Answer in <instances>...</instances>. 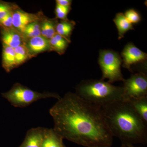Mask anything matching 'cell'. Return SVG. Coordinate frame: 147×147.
I'll list each match as a JSON object with an SVG mask.
<instances>
[{"instance_id":"9a60e30c","label":"cell","mask_w":147,"mask_h":147,"mask_svg":"<svg viewBox=\"0 0 147 147\" xmlns=\"http://www.w3.org/2000/svg\"><path fill=\"white\" fill-rule=\"evenodd\" d=\"M127 101L143 121L147 124V96L132 98Z\"/></svg>"},{"instance_id":"9c48e42d","label":"cell","mask_w":147,"mask_h":147,"mask_svg":"<svg viewBox=\"0 0 147 147\" xmlns=\"http://www.w3.org/2000/svg\"><path fill=\"white\" fill-rule=\"evenodd\" d=\"M1 39L3 45L15 49L25 44L26 39L21 33L14 28H0Z\"/></svg>"},{"instance_id":"7402d4cb","label":"cell","mask_w":147,"mask_h":147,"mask_svg":"<svg viewBox=\"0 0 147 147\" xmlns=\"http://www.w3.org/2000/svg\"><path fill=\"white\" fill-rule=\"evenodd\" d=\"M71 9V6H62L56 4L55 10L56 18L61 21L68 20L67 16Z\"/></svg>"},{"instance_id":"7a4b0ae2","label":"cell","mask_w":147,"mask_h":147,"mask_svg":"<svg viewBox=\"0 0 147 147\" xmlns=\"http://www.w3.org/2000/svg\"><path fill=\"white\" fill-rule=\"evenodd\" d=\"M101 109L113 137L118 138L122 144H146L147 124L128 101H116Z\"/></svg>"},{"instance_id":"3957f363","label":"cell","mask_w":147,"mask_h":147,"mask_svg":"<svg viewBox=\"0 0 147 147\" xmlns=\"http://www.w3.org/2000/svg\"><path fill=\"white\" fill-rule=\"evenodd\" d=\"M78 96L100 108L116 101L123 100V87L100 80H83L76 87Z\"/></svg>"},{"instance_id":"5b68a950","label":"cell","mask_w":147,"mask_h":147,"mask_svg":"<svg viewBox=\"0 0 147 147\" xmlns=\"http://www.w3.org/2000/svg\"><path fill=\"white\" fill-rule=\"evenodd\" d=\"M98 63L102 72L101 80L108 79L110 84L124 81L121 69L122 59L117 52L111 50H100Z\"/></svg>"},{"instance_id":"7c38bea8","label":"cell","mask_w":147,"mask_h":147,"mask_svg":"<svg viewBox=\"0 0 147 147\" xmlns=\"http://www.w3.org/2000/svg\"><path fill=\"white\" fill-rule=\"evenodd\" d=\"M2 61L3 68L7 72H10L16 67L14 49L3 44Z\"/></svg>"},{"instance_id":"44dd1931","label":"cell","mask_w":147,"mask_h":147,"mask_svg":"<svg viewBox=\"0 0 147 147\" xmlns=\"http://www.w3.org/2000/svg\"><path fill=\"white\" fill-rule=\"evenodd\" d=\"M17 5L13 3L0 1V20L8 14L13 12Z\"/></svg>"},{"instance_id":"484cf974","label":"cell","mask_w":147,"mask_h":147,"mask_svg":"<svg viewBox=\"0 0 147 147\" xmlns=\"http://www.w3.org/2000/svg\"><path fill=\"white\" fill-rule=\"evenodd\" d=\"M122 147H137L134 146L133 145L130 144H122Z\"/></svg>"},{"instance_id":"4316f807","label":"cell","mask_w":147,"mask_h":147,"mask_svg":"<svg viewBox=\"0 0 147 147\" xmlns=\"http://www.w3.org/2000/svg\"><path fill=\"white\" fill-rule=\"evenodd\" d=\"M121 147H122L121 146Z\"/></svg>"},{"instance_id":"52a82bcc","label":"cell","mask_w":147,"mask_h":147,"mask_svg":"<svg viewBox=\"0 0 147 147\" xmlns=\"http://www.w3.org/2000/svg\"><path fill=\"white\" fill-rule=\"evenodd\" d=\"M44 16L41 12L29 13L21 9L17 5L12 13L13 26L23 34L26 27L33 22L40 21Z\"/></svg>"},{"instance_id":"5bb4252c","label":"cell","mask_w":147,"mask_h":147,"mask_svg":"<svg viewBox=\"0 0 147 147\" xmlns=\"http://www.w3.org/2000/svg\"><path fill=\"white\" fill-rule=\"evenodd\" d=\"M58 21L57 19H50L44 16L40 21L41 35L50 39L57 34L56 26Z\"/></svg>"},{"instance_id":"ba28073f","label":"cell","mask_w":147,"mask_h":147,"mask_svg":"<svg viewBox=\"0 0 147 147\" xmlns=\"http://www.w3.org/2000/svg\"><path fill=\"white\" fill-rule=\"evenodd\" d=\"M121 55L123 61V67L131 72H133L131 65L145 61L147 58L146 53L142 52L131 43L125 45Z\"/></svg>"},{"instance_id":"603a6c76","label":"cell","mask_w":147,"mask_h":147,"mask_svg":"<svg viewBox=\"0 0 147 147\" xmlns=\"http://www.w3.org/2000/svg\"><path fill=\"white\" fill-rule=\"evenodd\" d=\"M124 16L131 24H137L141 20V17L139 12L133 9H128L125 13Z\"/></svg>"},{"instance_id":"2e32d148","label":"cell","mask_w":147,"mask_h":147,"mask_svg":"<svg viewBox=\"0 0 147 147\" xmlns=\"http://www.w3.org/2000/svg\"><path fill=\"white\" fill-rule=\"evenodd\" d=\"M113 21L115 22L118 31L119 40L123 38L125 34L128 31L134 30L132 24L127 19L123 13H117Z\"/></svg>"},{"instance_id":"8992f818","label":"cell","mask_w":147,"mask_h":147,"mask_svg":"<svg viewBox=\"0 0 147 147\" xmlns=\"http://www.w3.org/2000/svg\"><path fill=\"white\" fill-rule=\"evenodd\" d=\"M123 100L147 96V76L143 72L132 74L123 81Z\"/></svg>"},{"instance_id":"4fadbf2b","label":"cell","mask_w":147,"mask_h":147,"mask_svg":"<svg viewBox=\"0 0 147 147\" xmlns=\"http://www.w3.org/2000/svg\"><path fill=\"white\" fill-rule=\"evenodd\" d=\"M63 139L53 129L46 128L41 147H65Z\"/></svg>"},{"instance_id":"30bf717a","label":"cell","mask_w":147,"mask_h":147,"mask_svg":"<svg viewBox=\"0 0 147 147\" xmlns=\"http://www.w3.org/2000/svg\"><path fill=\"white\" fill-rule=\"evenodd\" d=\"M25 46L32 58L46 51H51L49 39L42 36L26 40Z\"/></svg>"},{"instance_id":"6da1fadb","label":"cell","mask_w":147,"mask_h":147,"mask_svg":"<svg viewBox=\"0 0 147 147\" xmlns=\"http://www.w3.org/2000/svg\"><path fill=\"white\" fill-rule=\"evenodd\" d=\"M53 129L63 139L85 147H111L113 136L101 108L69 92L50 108Z\"/></svg>"},{"instance_id":"d6986e66","label":"cell","mask_w":147,"mask_h":147,"mask_svg":"<svg viewBox=\"0 0 147 147\" xmlns=\"http://www.w3.org/2000/svg\"><path fill=\"white\" fill-rule=\"evenodd\" d=\"M14 50L17 67L32 58L25 45H20Z\"/></svg>"},{"instance_id":"e0dca14e","label":"cell","mask_w":147,"mask_h":147,"mask_svg":"<svg viewBox=\"0 0 147 147\" xmlns=\"http://www.w3.org/2000/svg\"><path fill=\"white\" fill-rule=\"evenodd\" d=\"M75 25L74 21H69V19L58 22L56 26V33L70 42V37Z\"/></svg>"},{"instance_id":"8fae6325","label":"cell","mask_w":147,"mask_h":147,"mask_svg":"<svg viewBox=\"0 0 147 147\" xmlns=\"http://www.w3.org/2000/svg\"><path fill=\"white\" fill-rule=\"evenodd\" d=\"M46 128H32L27 131L24 142L19 147H41Z\"/></svg>"},{"instance_id":"d4e9b609","label":"cell","mask_w":147,"mask_h":147,"mask_svg":"<svg viewBox=\"0 0 147 147\" xmlns=\"http://www.w3.org/2000/svg\"><path fill=\"white\" fill-rule=\"evenodd\" d=\"M56 4L62 6H70L72 3V1L70 0H57Z\"/></svg>"},{"instance_id":"ffe728a7","label":"cell","mask_w":147,"mask_h":147,"mask_svg":"<svg viewBox=\"0 0 147 147\" xmlns=\"http://www.w3.org/2000/svg\"><path fill=\"white\" fill-rule=\"evenodd\" d=\"M41 20L32 23L26 27L23 33L26 40L29 38L41 35Z\"/></svg>"},{"instance_id":"cb8c5ba5","label":"cell","mask_w":147,"mask_h":147,"mask_svg":"<svg viewBox=\"0 0 147 147\" xmlns=\"http://www.w3.org/2000/svg\"><path fill=\"white\" fill-rule=\"evenodd\" d=\"M12 13L13 12L9 13L2 20H0V28H13L12 24Z\"/></svg>"},{"instance_id":"277c9868","label":"cell","mask_w":147,"mask_h":147,"mask_svg":"<svg viewBox=\"0 0 147 147\" xmlns=\"http://www.w3.org/2000/svg\"><path fill=\"white\" fill-rule=\"evenodd\" d=\"M2 96L16 108H25L42 99L53 98L59 100L61 97L55 93L34 91L19 83L14 84L9 91L2 94Z\"/></svg>"},{"instance_id":"ac0fdd59","label":"cell","mask_w":147,"mask_h":147,"mask_svg":"<svg viewBox=\"0 0 147 147\" xmlns=\"http://www.w3.org/2000/svg\"><path fill=\"white\" fill-rule=\"evenodd\" d=\"M51 51H55L59 55L63 54L68 47L69 42L66 39L60 35L56 34L49 39Z\"/></svg>"}]
</instances>
